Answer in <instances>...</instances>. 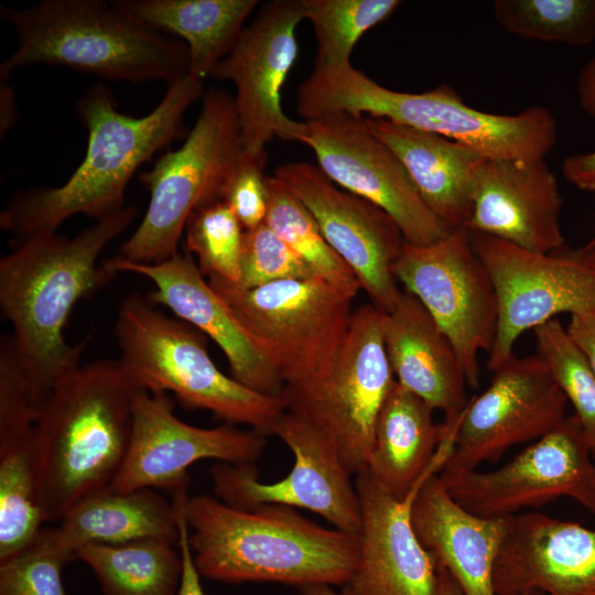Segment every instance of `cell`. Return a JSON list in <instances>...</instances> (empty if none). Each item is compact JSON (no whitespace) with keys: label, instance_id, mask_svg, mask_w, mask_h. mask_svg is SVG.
<instances>
[{"label":"cell","instance_id":"obj_8","mask_svg":"<svg viewBox=\"0 0 595 595\" xmlns=\"http://www.w3.org/2000/svg\"><path fill=\"white\" fill-rule=\"evenodd\" d=\"M242 151L234 98L221 89H210L184 143L139 175L150 192L149 206L117 257L153 264L177 255L188 218L199 207L221 201Z\"/></svg>","mask_w":595,"mask_h":595},{"label":"cell","instance_id":"obj_24","mask_svg":"<svg viewBox=\"0 0 595 595\" xmlns=\"http://www.w3.org/2000/svg\"><path fill=\"white\" fill-rule=\"evenodd\" d=\"M39 408L11 355L0 357V562L41 532L35 421Z\"/></svg>","mask_w":595,"mask_h":595},{"label":"cell","instance_id":"obj_17","mask_svg":"<svg viewBox=\"0 0 595 595\" xmlns=\"http://www.w3.org/2000/svg\"><path fill=\"white\" fill-rule=\"evenodd\" d=\"M567 400L537 354H515L493 371L488 387L459 415L454 450L443 469H477L511 446L537 441L566 416Z\"/></svg>","mask_w":595,"mask_h":595},{"label":"cell","instance_id":"obj_45","mask_svg":"<svg viewBox=\"0 0 595 595\" xmlns=\"http://www.w3.org/2000/svg\"><path fill=\"white\" fill-rule=\"evenodd\" d=\"M437 595H464L453 576L441 566H437Z\"/></svg>","mask_w":595,"mask_h":595},{"label":"cell","instance_id":"obj_1","mask_svg":"<svg viewBox=\"0 0 595 595\" xmlns=\"http://www.w3.org/2000/svg\"><path fill=\"white\" fill-rule=\"evenodd\" d=\"M136 206L96 220L74 238L56 231L15 237L0 259V309L32 396L41 409L54 388L80 367L85 343L64 335L75 304L108 284L116 272L98 258L134 221Z\"/></svg>","mask_w":595,"mask_h":595},{"label":"cell","instance_id":"obj_20","mask_svg":"<svg viewBox=\"0 0 595 595\" xmlns=\"http://www.w3.org/2000/svg\"><path fill=\"white\" fill-rule=\"evenodd\" d=\"M445 461L433 465L411 491L398 499L366 468L355 476L361 511L360 556L347 585L353 595H437V566L412 523L413 502Z\"/></svg>","mask_w":595,"mask_h":595},{"label":"cell","instance_id":"obj_16","mask_svg":"<svg viewBox=\"0 0 595 595\" xmlns=\"http://www.w3.org/2000/svg\"><path fill=\"white\" fill-rule=\"evenodd\" d=\"M266 446V435L234 424L204 429L181 421L166 392L137 388L128 451L108 487L116 493L155 489L187 490V469L201 459L235 465L255 464Z\"/></svg>","mask_w":595,"mask_h":595},{"label":"cell","instance_id":"obj_28","mask_svg":"<svg viewBox=\"0 0 595 595\" xmlns=\"http://www.w3.org/2000/svg\"><path fill=\"white\" fill-rule=\"evenodd\" d=\"M433 412L397 381L380 409L367 469L398 499H403L433 465L447 461L453 453L455 428L443 432Z\"/></svg>","mask_w":595,"mask_h":595},{"label":"cell","instance_id":"obj_27","mask_svg":"<svg viewBox=\"0 0 595 595\" xmlns=\"http://www.w3.org/2000/svg\"><path fill=\"white\" fill-rule=\"evenodd\" d=\"M368 129L400 160L419 195L451 230L467 227L477 171L486 159L461 143L380 118Z\"/></svg>","mask_w":595,"mask_h":595},{"label":"cell","instance_id":"obj_31","mask_svg":"<svg viewBox=\"0 0 595 595\" xmlns=\"http://www.w3.org/2000/svg\"><path fill=\"white\" fill-rule=\"evenodd\" d=\"M174 544L163 538L90 543L76 559L91 569L104 595H177L183 563Z\"/></svg>","mask_w":595,"mask_h":595},{"label":"cell","instance_id":"obj_29","mask_svg":"<svg viewBox=\"0 0 595 595\" xmlns=\"http://www.w3.org/2000/svg\"><path fill=\"white\" fill-rule=\"evenodd\" d=\"M45 539L76 559L90 543L119 544L145 538L178 540L176 509L155 489L116 493L106 488L75 505Z\"/></svg>","mask_w":595,"mask_h":595},{"label":"cell","instance_id":"obj_34","mask_svg":"<svg viewBox=\"0 0 595 595\" xmlns=\"http://www.w3.org/2000/svg\"><path fill=\"white\" fill-rule=\"evenodd\" d=\"M507 32L542 42L584 46L595 41V0H496Z\"/></svg>","mask_w":595,"mask_h":595},{"label":"cell","instance_id":"obj_10","mask_svg":"<svg viewBox=\"0 0 595 595\" xmlns=\"http://www.w3.org/2000/svg\"><path fill=\"white\" fill-rule=\"evenodd\" d=\"M382 311H354L346 340L325 374L283 386L285 411L303 420L336 448L351 475L368 466L380 409L396 379L386 353Z\"/></svg>","mask_w":595,"mask_h":595},{"label":"cell","instance_id":"obj_36","mask_svg":"<svg viewBox=\"0 0 595 595\" xmlns=\"http://www.w3.org/2000/svg\"><path fill=\"white\" fill-rule=\"evenodd\" d=\"M537 354L545 361L586 435L595 456V374L558 318L533 329Z\"/></svg>","mask_w":595,"mask_h":595},{"label":"cell","instance_id":"obj_14","mask_svg":"<svg viewBox=\"0 0 595 595\" xmlns=\"http://www.w3.org/2000/svg\"><path fill=\"white\" fill-rule=\"evenodd\" d=\"M273 435L291 450L290 473L273 483L258 479L255 464L217 463L209 470L221 501L237 508L275 504L310 510L340 531L359 534L361 511L351 474L328 440L298 416L284 412Z\"/></svg>","mask_w":595,"mask_h":595},{"label":"cell","instance_id":"obj_44","mask_svg":"<svg viewBox=\"0 0 595 595\" xmlns=\"http://www.w3.org/2000/svg\"><path fill=\"white\" fill-rule=\"evenodd\" d=\"M1 79V115H0V130L1 136L11 129L17 120V109L14 101V91L12 87L7 83L8 78Z\"/></svg>","mask_w":595,"mask_h":595},{"label":"cell","instance_id":"obj_47","mask_svg":"<svg viewBox=\"0 0 595 595\" xmlns=\"http://www.w3.org/2000/svg\"><path fill=\"white\" fill-rule=\"evenodd\" d=\"M584 260L589 263L593 268H595V247L588 250H582L581 251Z\"/></svg>","mask_w":595,"mask_h":595},{"label":"cell","instance_id":"obj_32","mask_svg":"<svg viewBox=\"0 0 595 595\" xmlns=\"http://www.w3.org/2000/svg\"><path fill=\"white\" fill-rule=\"evenodd\" d=\"M267 184L264 224L307 263L317 278L357 295L361 289L356 275L329 246L311 212L273 175L268 176Z\"/></svg>","mask_w":595,"mask_h":595},{"label":"cell","instance_id":"obj_39","mask_svg":"<svg viewBox=\"0 0 595 595\" xmlns=\"http://www.w3.org/2000/svg\"><path fill=\"white\" fill-rule=\"evenodd\" d=\"M267 153L242 151L223 191L221 201L234 212L245 230L264 223L268 212Z\"/></svg>","mask_w":595,"mask_h":595},{"label":"cell","instance_id":"obj_2","mask_svg":"<svg viewBox=\"0 0 595 595\" xmlns=\"http://www.w3.org/2000/svg\"><path fill=\"white\" fill-rule=\"evenodd\" d=\"M203 83L187 74L169 84L160 104L143 117L122 113L107 86L91 87L76 106L88 131L84 160L63 185L15 195L0 214V227L22 237L56 231L76 214L99 220L121 209L137 170L184 134L186 109L202 95Z\"/></svg>","mask_w":595,"mask_h":595},{"label":"cell","instance_id":"obj_6","mask_svg":"<svg viewBox=\"0 0 595 595\" xmlns=\"http://www.w3.org/2000/svg\"><path fill=\"white\" fill-rule=\"evenodd\" d=\"M18 36L17 50L0 65L9 78L18 67L45 64L108 80L167 85L188 74L183 41L137 21L102 0H42L24 8L0 7Z\"/></svg>","mask_w":595,"mask_h":595},{"label":"cell","instance_id":"obj_42","mask_svg":"<svg viewBox=\"0 0 595 595\" xmlns=\"http://www.w3.org/2000/svg\"><path fill=\"white\" fill-rule=\"evenodd\" d=\"M561 172L567 183L581 191L595 192V150L566 156Z\"/></svg>","mask_w":595,"mask_h":595},{"label":"cell","instance_id":"obj_43","mask_svg":"<svg viewBox=\"0 0 595 595\" xmlns=\"http://www.w3.org/2000/svg\"><path fill=\"white\" fill-rule=\"evenodd\" d=\"M576 94L582 110L595 119V56L582 67L577 77Z\"/></svg>","mask_w":595,"mask_h":595},{"label":"cell","instance_id":"obj_46","mask_svg":"<svg viewBox=\"0 0 595 595\" xmlns=\"http://www.w3.org/2000/svg\"><path fill=\"white\" fill-rule=\"evenodd\" d=\"M302 595H353L347 588L342 592H336L331 585L315 584L307 585L301 588Z\"/></svg>","mask_w":595,"mask_h":595},{"label":"cell","instance_id":"obj_40","mask_svg":"<svg viewBox=\"0 0 595 595\" xmlns=\"http://www.w3.org/2000/svg\"><path fill=\"white\" fill-rule=\"evenodd\" d=\"M188 498L187 490L178 491L172 496L176 509L178 528L177 545L183 563L181 585L177 595H205L199 572L194 563L193 553L188 542V526L185 515V504Z\"/></svg>","mask_w":595,"mask_h":595},{"label":"cell","instance_id":"obj_22","mask_svg":"<svg viewBox=\"0 0 595 595\" xmlns=\"http://www.w3.org/2000/svg\"><path fill=\"white\" fill-rule=\"evenodd\" d=\"M558 180L544 159H485L474 184L466 229L536 252L564 245Z\"/></svg>","mask_w":595,"mask_h":595},{"label":"cell","instance_id":"obj_5","mask_svg":"<svg viewBox=\"0 0 595 595\" xmlns=\"http://www.w3.org/2000/svg\"><path fill=\"white\" fill-rule=\"evenodd\" d=\"M296 110L304 120L331 113L380 118L431 132L487 159H544L556 144L552 112L532 106L516 115L475 109L447 85L423 93L381 86L351 64L315 71L300 85Z\"/></svg>","mask_w":595,"mask_h":595},{"label":"cell","instance_id":"obj_48","mask_svg":"<svg viewBox=\"0 0 595 595\" xmlns=\"http://www.w3.org/2000/svg\"><path fill=\"white\" fill-rule=\"evenodd\" d=\"M510 595H544V594L539 591H529L524 593H517V594H510Z\"/></svg>","mask_w":595,"mask_h":595},{"label":"cell","instance_id":"obj_49","mask_svg":"<svg viewBox=\"0 0 595 595\" xmlns=\"http://www.w3.org/2000/svg\"><path fill=\"white\" fill-rule=\"evenodd\" d=\"M595 247V237L585 246L583 250H588Z\"/></svg>","mask_w":595,"mask_h":595},{"label":"cell","instance_id":"obj_33","mask_svg":"<svg viewBox=\"0 0 595 595\" xmlns=\"http://www.w3.org/2000/svg\"><path fill=\"white\" fill-rule=\"evenodd\" d=\"M304 19L313 25L317 40L316 71L350 64L360 37L388 19L399 0H301Z\"/></svg>","mask_w":595,"mask_h":595},{"label":"cell","instance_id":"obj_41","mask_svg":"<svg viewBox=\"0 0 595 595\" xmlns=\"http://www.w3.org/2000/svg\"><path fill=\"white\" fill-rule=\"evenodd\" d=\"M565 331L595 374V312L571 315Z\"/></svg>","mask_w":595,"mask_h":595},{"label":"cell","instance_id":"obj_4","mask_svg":"<svg viewBox=\"0 0 595 595\" xmlns=\"http://www.w3.org/2000/svg\"><path fill=\"white\" fill-rule=\"evenodd\" d=\"M136 387L118 359H101L64 378L35 421L37 502L44 522L108 488L126 457Z\"/></svg>","mask_w":595,"mask_h":595},{"label":"cell","instance_id":"obj_18","mask_svg":"<svg viewBox=\"0 0 595 595\" xmlns=\"http://www.w3.org/2000/svg\"><path fill=\"white\" fill-rule=\"evenodd\" d=\"M311 212L323 236L356 275L360 289L382 312L402 291L392 268L407 242L383 209L351 194L307 162H289L273 173Z\"/></svg>","mask_w":595,"mask_h":595},{"label":"cell","instance_id":"obj_3","mask_svg":"<svg viewBox=\"0 0 595 595\" xmlns=\"http://www.w3.org/2000/svg\"><path fill=\"white\" fill-rule=\"evenodd\" d=\"M185 515L194 563L209 580L345 586L359 563V534L324 528L289 506L237 508L197 495Z\"/></svg>","mask_w":595,"mask_h":595},{"label":"cell","instance_id":"obj_11","mask_svg":"<svg viewBox=\"0 0 595 595\" xmlns=\"http://www.w3.org/2000/svg\"><path fill=\"white\" fill-rule=\"evenodd\" d=\"M392 271L452 342L467 386L477 388L479 354H489L497 333L498 299L469 231L455 229L429 245L405 242Z\"/></svg>","mask_w":595,"mask_h":595},{"label":"cell","instance_id":"obj_7","mask_svg":"<svg viewBox=\"0 0 595 595\" xmlns=\"http://www.w3.org/2000/svg\"><path fill=\"white\" fill-rule=\"evenodd\" d=\"M115 336L118 360L136 388L172 392L188 409L208 410L229 424L273 435L285 412L281 396L257 392L221 372L208 354L205 335L191 324L134 293L119 306Z\"/></svg>","mask_w":595,"mask_h":595},{"label":"cell","instance_id":"obj_19","mask_svg":"<svg viewBox=\"0 0 595 595\" xmlns=\"http://www.w3.org/2000/svg\"><path fill=\"white\" fill-rule=\"evenodd\" d=\"M304 20L301 0H274L261 7L212 77L230 80L244 150L266 151L274 138L296 141L304 121L289 118L282 87L298 58L296 28Z\"/></svg>","mask_w":595,"mask_h":595},{"label":"cell","instance_id":"obj_23","mask_svg":"<svg viewBox=\"0 0 595 595\" xmlns=\"http://www.w3.org/2000/svg\"><path fill=\"white\" fill-rule=\"evenodd\" d=\"M493 582L496 595H595V530L539 511L510 516Z\"/></svg>","mask_w":595,"mask_h":595},{"label":"cell","instance_id":"obj_37","mask_svg":"<svg viewBox=\"0 0 595 595\" xmlns=\"http://www.w3.org/2000/svg\"><path fill=\"white\" fill-rule=\"evenodd\" d=\"M74 560L42 534L0 562V595H67L62 570Z\"/></svg>","mask_w":595,"mask_h":595},{"label":"cell","instance_id":"obj_25","mask_svg":"<svg viewBox=\"0 0 595 595\" xmlns=\"http://www.w3.org/2000/svg\"><path fill=\"white\" fill-rule=\"evenodd\" d=\"M382 337L396 381L456 420L468 402L466 376L448 337L422 303L402 291L393 307L382 312Z\"/></svg>","mask_w":595,"mask_h":595},{"label":"cell","instance_id":"obj_30","mask_svg":"<svg viewBox=\"0 0 595 595\" xmlns=\"http://www.w3.org/2000/svg\"><path fill=\"white\" fill-rule=\"evenodd\" d=\"M137 21L180 36L188 50V74L212 77L232 51L257 0H112Z\"/></svg>","mask_w":595,"mask_h":595},{"label":"cell","instance_id":"obj_35","mask_svg":"<svg viewBox=\"0 0 595 595\" xmlns=\"http://www.w3.org/2000/svg\"><path fill=\"white\" fill-rule=\"evenodd\" d=\"M184 234L186 251L196 256L204 275L230 283L239 281L245 229L225 202L196 209Z\"/></svg>","mask_w":595,"mask_h":595},{"label":"cell","instance_id":"obj_15","mask_svg":"<svg viewBox=\"0 0 595 595\" xmlns=\"http://www.w3.org/2000/svg\"><path fill=\"white\" fill-rule=\"evenodd\" d=\"M304 121L299 142L340 188L377 205L398 224L407 242L429 245L452 231L428 207L396 154L363 116L331 113Z\"/></svg>","mask_w":595,"mask_h":595},{"label":"cell","instance_id":"obj_13","mask_svg":"<svg viewBox=\"0 0 595 595\" xmlns=\"http://www.w3.org/2000/svg\"><path fill=\"white\" fill-rule=\"evenodd\" d=\"M498 299V325L487 369L513 355L517 339L556 315L595 312V268L582 253L536 252L487 235L469 232Z\"/></svg>","mask_w":595,"mask_h":595},{"label":"cell","instance_id":"obj_26","mask_svg":"<svg viewBox=\"0 0 595 595\" xmlns=\"http://www.w3.org/2000/svg\"><path fill=\"white\" fill-rule=\"evenodd\" d=\"M509 520L510 516L480 517L467 511L451 497L439 474L424 483L412 507L420 542L464 595H496L494 566Z\"/></svg>","mask_w":595,"mask_h":595},{"label":"cell","instance_id":"obj_12","mask_svg":"<svg viewBox=\"0 0 595 595\" xmlns=\"http://www.w3.org/2000/svg\"><path fill=\"white\" fill-rule=\"evenodd\" d=\"M575 415L534 441L501 467L443 469L439 476L451 497L480 517H507L569 497L595 515V465Z\"/></svg>","mask_w":595,"mask_h":595},{"label":"cell","instance_id":"obj_9","mask_svg":"<svg viewBox=\"0 0 595 595\" xmlns=\"http://www.w3.org/2000/svg\"><path fill=\"white\" fill-rule=\"evenodd\" d=\"M283 386L326 372L343 347L354 315L355 294L317 277L286 279L253 289L208 279Z\"/></svg>","mask_w":595,"mask_h":595},{"label":"cell","instance_id":"obj_21","mask_svg":"<svg viewBox=\"0 0 595 595\" xmlns=\"http://www.w3.org/2000/svg\"><path fill=\"white\" fill-rule=\"evenodd\" d=\"M113 272L148 278L155 286L149 295L180 320L214 340L226 356L231 377L245 387L280 396L283 382L266 355L252 340L225 300L212 288L187 251L160 263H136L119 257L102 262Z\"/></svg>","mask_w":595,"mask_h":595},{"label":"cell","instance_id":"obj_38","mask_svg":"<svg viewBox=\"0 0 595 595\" xmlns=\"http://www.w3.org/2000/svg\"><path fill=\"white\" fill-rule=\"evenodd\" d=\"M312 277L316 275L307 263L264 223L245 230L237 285L253 289Z\"/></svg>","mask_w":595,"mask_h":595}]
</instances>
